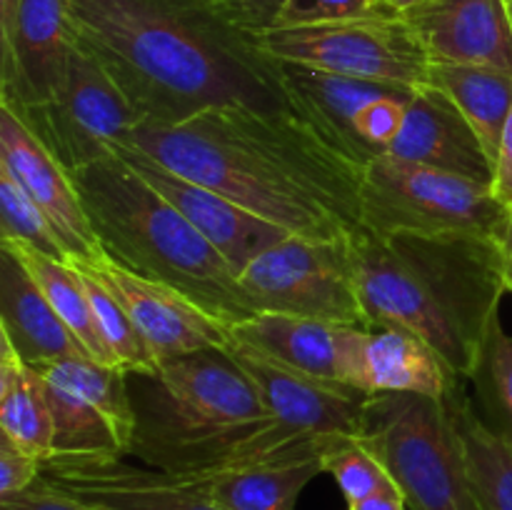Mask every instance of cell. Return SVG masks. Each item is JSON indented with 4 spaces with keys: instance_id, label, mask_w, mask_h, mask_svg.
<instances>
[{
    "instance_id": "cell-1",
    "label": "cell",
    "mask_w": 512,
    "mask_h": 510,
    "mask_svg": "<svg viewBox=\"0 0 512 510\" xmlns=\"http://www.w3.org/2000/svg\"><path fill=\"white\" fill-rule=\"evenodd\" d=\"M75 43L140 123L175 125L225 105L290 110L280 63L208 0H65Z\"/></svg>"
},
{
    "instance_id": "cell-2",
    "label": "cell",
    "mask_w": 512,
    "mask_h": 510,
    "mask_svg": "<svg viewBox=\"0 0 512 510\" xmlns=\"http://www.w3.org/2000/svg\"><path fill=\"white\" fill-rule=\"evenodd\" d=\"M123 143L293 235L345 240L365 230L363 168L293 110L225 105L185 123H138Z\"/></svg>"
},
{
    "instance_id": "cell-3",
    "label": "cell",
    "mask_w": 512,
    "mask_h": 510,
    "mask_svg": "<svg viewBox=\"0 0 512 510\" xmlns=\"http://www.w3.org/2000/svg\"><path fill=\"white\" fill-rule=\"evenodd\" d=\"M135 415L130 453L148 468L208 478L245 465L320 455L325 438L273 418L225 348L160 360L125 373Z\"/></svg>"
},
{
    "instance_id": "cell-4",
    "label": "cell",
    "mask_w": 512,
    "mask_h": 510,
    "mask_svg": "<svg viewBox=\"0 0 512 510\" xmlns=\"http://www.w3.org/2000/svg\"><path fill=\"white\" fill-rule=\"evenodd\" d=\"M350 258L368 328L415 335L468 383L508 293L503 243L480 235L360 230L350 238Z\"/></svg>"
},
{
    "instance_id": "cell-5",
    "label": "cell",
    "mask_w": 512,
    "mask_h": 510,
    "mask_svg": "<svg viewBox=\"0 0 512 510\" xmlns=\"http://www.w3.org/2000/svg\"><path fill=\"white\" fill-rule=\"evenodd\" d=\"M70 175L113 263L178 290L228 328L258 315L225 255L118 155Z\"/></svg>"
},
{
    "instance_id": "cell-6",
    "label": "cell",
    "mask_w": 512,
    "mask_h": 510,
    "mask_svg": "<svg viewBox=\"0 0 512 510\" xmlns=\"http://www.w3.org/2000/svg\"><path fill=\"white\" fill-rule=\"evenodd\" d=\"M358 438L383 460L410 510H483L445 398L370 395Z\"/></svg>"
},
{
    "instance_id": "cell-7",
    "label": "cell",
    "mask_w": 512,
    "mask_h": 510,
    "mask_svg": "<svg viewBox=\"0 0 512 510\" xmlns=\"http://www.w3.org/2000/svg\"><path fill=\"white\" fill-rule=\"evenodd\" d=\"M363 228L375 235H480L503 243L512 210L493 185L380 155L360 180Z\"/></svg>"
},
{
    "instance_id": "cell-8",
    "label": "cell",
    "mask_w": 512,
    "mask_h": 510,
    "mask_svg": "<svg viewBox=\"0 0 512 510\" xmlns=\"http://www.w3.org/2000/svg\"><path fill=\"white\" fill-rule=\"evenodd\" d=\"M258 43L283 63L408 88L428 85L433 65L405 15L383 8L330 23L270 28L258 35Z\"/></svg>"
},
{
    "instance_id": "cell-9",
    "label": "cell",
    "mask_w": 512,
    "mask_h": 510,
    "mask_svg": "<svg viewBox=\"0 0 512 510\" xmlns=\"http://www.w3.org/2000/svg\"><path fill=\"white\" fill-rule=\"evenodd\" d=\"M255 313L295 315L368 328L350 258V238L288 235L238 273Z\"/></svg>"
},
{
    "instance_id": "cell-10",
    "label": "cell",
    "mask_w": 512,
    "mask_h": 510,
    "mask_svg": "<svg viewBox=\"0 0 512 510\" xmlns=\"http://www.w3.org/2000/svg\"><path fill=\"white\" fill-rule=\"evenodd\" d=\"M13 113L68 173L113 155V145L140 123L118 85L78 43L53 95Z\"/></svg>"
},
{
    "instance_id": "cell-11",
    "label": "cell",
    "mask_w": 512,
    "mask_h": 510,
    "mask_svg": "<svg viewBox=\"0 0 512 510\" xmlns=\"http://www.w3.org/2000/svg\"><path fill=\"white\" fill-rule=\"evenodd\" d=\"M35 370L53 415L48 460H115L130 453L135 415L123 368L65 358Z\"/></svg>"
},
{
    "instance_id": "cell-12",
    "label": "cell",
    "mask_w": 512,
    "mask_h": 510,
    "mask_svg": "<svg viewBox=\"0 0 512 510\" xmlns=\"http://www.w3.org/2000/svg\"><path fill=\"white\" fill-rule=\"evenodd\" d=\"M113 153L150 188L158 190L195 230H200L238 273L260 253L293 235L280 225L250 213L235 200L220 195L218 190L175 173L168 165L150 158L145 150L118 143L113 145Z\"/></svg>"
},
{
    "instance_id": "cell-13",
    "label": "cell",
    "mask_w": 512,
    "mask_h": 510,
    "mask_svg": "<svg viewBox=\"0 0 512 510\" xmlns=\"http://www.w3.org/2000/svg\"><path fill=\"white\" fill-rule=\"evenodd\" d=\"M230 335L288 368L368 393L365 388L368 328L295 318V315L258 313L235 323Z\"/></svg>"
},
{
    "instance_id": "cell-14",
    "label": "cell",
    "mask_w": 512,
    "mask_h": 510,
    "mask_svg": "<svg viewBox=\"0 0 512 510\" xmlns=\"http://www.w3.org/2000/svg\"><path fill=\"white\" fill-rule=\"evenodd\" d=\"M225 350L253 380L263 403L280 423L313 438L360 435L365 400L370 398L368 393L288 368L260 350L248 348L233 335Z\"/></svg>"
},
{
    "instance_id": "cell-15",
    "label": "cell",
    "mask_w": 512,
    "mask_h": 510,
    "mask_svg": "<svg viewBox=\"0 0 512 510\" xmlns=\"http://www.w3.org/2000/svg\"><path fill=\"white\" fill-rule=\"evenodd\" d=\"M80 265L88 268L98 280H103L113 290L115 298L125 305L135 328L148 343L155 363L228 345V325L205 313L198 303L185 298L178 290L113 263L108 255L95 263Z\"/></svg>"
},
{
    "instance_id": "cell-16",
    "label": "cell",
    "mask_w": 512,
    "mask_h": 510,
    "mask_svg": "<svg viewBox=\"0 0 512 510\" xmlns=\"http://www.w3.org/2000/svg\"><path fill=\"white\" fill-rule=\"evenodd\" d=\"M40 478L108 510H228L198 478L115 460H45Z\"/></svg>"
},
{
    "instance_id": "cell-17",
    "label": "cell",
    "mask_w": 512,
    "mask_h": 510,
    "mask_svg": "<svg viewBox=\"0 0 512 510\" xmlns=\"http://www.w3.org/2000/svg\"><path fill=\"white\" fill-rule=\"evenodd\" d=\"M75 50L65 0H20L0 35V105L30 108L53 95Z\"/></svg>"
},
{
    "instance_id": "cell-18",
    "label": "cell",
    "mask_w": 512,
    "mask_h": 510,
    "mask_svg": "<svg viewBox=\"0 0 512 510\" xmlns=\"http://www.w3.org/2000/svg\"><path fill=\"white\" fill-rule=\"evenodd\" d=\"M0 165L43 210L70 263H95L103 258L105 253L95 238L73 175L5 105H0Z\"/></svg>"
},
{
    "instance_id": "cell-19",
    "label": "cell",
    "mask_w": 512,
    "mask_h": 510,
    "mask_svg": "<svg viewBox=\"0 0 512 510\" xmlns=\"http://www.w3.org/2000/svg\"><path fill=\"white\" fill-rule=\"evenodd\" d=\"M385 155L493 185L495 165L488 150L450 95L435 85L415 88L403 128Z\"/></svg>"
},
{
    "instance_id": "cell-20",
    "label": "cell",
    "mask_w": 512,
    "mask_h": 510,
    "mask_svg": "<svg viewBox=\"0 0 512 510\" xmlns=\"http://www.w3.org/2000/svg\"><path fill=\"white\" fill-rule=\"evenodd\" d=\"M405 20L433 63L485 65L512 75L508 0H428Z\"/></svg>"
},
{
    "instance_id": "cell-21",
    "label": "cell",
    "mask_w": 512,
    "mask_h": 510,
    "mask_svg": "<svg viewBox=\"0 0 512 510\" xmlns=\"http://www.w3.org/2000/svg\"><path fill=\"white\" fill-rule=\"evenodd\" d=\"M280 63L283 93L290 110L315 130L330 148L365 170L373 163V153L365 148L358 133V120L365 105L380 95L403 85L375 83V80L348 78V75L325 73L298 63Z\"/></svg>"
},
{
    "instance_id": "cell-22",
    "label": "cell",
    "mask_w": 512,
    "mask_h": 510,
    "mask_svg": "<svg viewBox=\"0 0 512 510\" xmlns=\"http://www.w3.org/2000/svg\"><path fill=\"white\" fill-rule=\"evenodd\" d=\"M0 335L30 368L65 358H90L73 330L48 303L28 270L0 245Z\"/></svg>"
},
{
    "instance_id": "cell-23",
    "label": "cell",
    "mask_w": 512,
    "mask_h": 510,
    "mask_svg": "<svg viewBox=\"0 0 512 510\" xmlns=\"http://www.w3.org/2000/svg\"><path fill=\"white\" fill-rule=\"evenodd\" d=\"M365 388L375 393H415L443 400L460 383L443 360L415 335L395 328H368Z\"/></svg>"
},
{
    "instance_id": "cell-24",
    "label": "cell",
    "mask_w": 512,
    "mask_h": 510,
    "mask_svg": "<svg viewBox=\"0 0 512 510\" xmlns=\"http://www.w3.org/2000/svg\"><path fill=\"white\" fill-rule=\"evenodd\" d=\"M323 470L320 455L280 458L198 478L228 510H295L303 490Z\"/></svg>"
},
{
    "instance_id": "cell-25",
    "label": "cell",
    "mask_w": 512,
    "mask_h": 510,
    "mask_svg": "<svg viewBox=\"0 0 512 510\" xmlns=\"http://www.w3.org/2000/svg\"><path fill=\"white\" fill-rule=\"evenodd\" d=\"M0 433L45 463L53 455V415L43 378L0 335Z\"/></svg>"
},
{
    "instance_id": "cell-26",
    "label": "cell",
    "mask_w": 512,
    "mask_h": 510,
    "mask_svg": "<svg viewBox=\"0 0 512 510\" xmlns=\"http://www.w3.org/2000/svg\"><path fill=\"white\" fill-rule=\"evenodd\" d=\"M428 85H435L450 95V100L475 128L495 165L512 110V75L485 65L433 63Z\"/></svg>"
},
{
    "instance_id": "cell-27",
    "label": "cell",
    "mask_w": 512,
    "mask_h": 510,
    "mask_svg": "<svg viewBox=\"0 0 512 510\" xmlns=\"http://www.w3.org/2000/svg\"><path fill=\"white\" fill-rule=\"evenodd\" d=\"M0 245L8 248L18 258V263L28 270L30 278L40 288V293L48 298V303L63 318V323L73 330V335L88 350L90 358L103 365L118 368L113 355H110L108 345H105L103 335H100L98 325H95L93 305H90L83 275L70 263L48 258V255L38 253V250L28 248V245L10 243V240H0Z\"/></svg>"
},
{
    "instance_id": "cell-28",
    "label": "cell",
    "mask_w": 512,
    "mask_h": 510,
    "mask_svg": "<svg viewBox=\"0 0 512 510\" xmlns=\"http://www.w3.org/2000/svg\"><path fill=\"white\" fill-rule=\"evenodd\" d=\"M465 385L450 390L445 403L463 440L475 495L483 510H512V448L480 420Z\"/></svg>"
},
{
    "instance_id": "cell-29",
    "label": "cell",
    "mask_w": 512,
    "mask_h": 510,
    "mask_svg": "<svg viewBox=\"0 0 512 510\" xmlns=\"http://www.w3.org/2000/svg\"><path fill=\"white\" fill-rule=\"evenodd\" d=\"M468 385H473L480 420L512 448V335L500 318L490 325Z\"/></svg>"
},
{
    "instance_id": "cell-30",
    "label": "cell",
    "mask_w": 512,
    "mask_h": 510,
    "mask_svg": "<svg viewBox=\"0 0 512 510\" xmlns=\"http://www.w3.org/2000/svg\"><path fill=\"white\" fill-rule=\"evenodd\" d=\"M70 265L83 275L90 305H93L95 325H98L100 335H103L115 365L123 368L125 373H148V370L158 368L148 343L143 340L140 330L135 328L133 318L128 315L125 305L113 295V290H110L103 280L95 278V275L90 273L88 268H83L80 263Z\"/></svg>"
},
{
    "instance_id": "cell-31",
    "label": "cell",
    "mask_w": 512,
    "mask_h": 510,
    "mask_svg": "<svg viewBox=\"0 0 512 510\" xmlns=\"http://www.w3.org/2000/svg\"><path fill=\"white\" fill-rule=\"evenodd\" d=\"M320 458H323V470L333 475L348 503L368 498V495L380 493V490L398 488L383 460L363 440L353 438V435H330V438H325Z\"/></svg>"
},
{
    "instance_id": "cell-32",
    "label": "cell",
    "mask_w": 512,
    "mask_h": 510,
    "mask_svg": "<svg viewBox=\"0 0 512 510\" xmlns=\"http://www.w3.org/2000/svg\"><path fill=\"white\" fill-rule=\"evenodd\" d=\"M0 225H3L0 240L28 245L48 258L70 263L50 220L3 165H0Z\"/></svg>"
},
{
    "instance_id": "cell-33",
    "label": "cell",
    "mask_w": 512,
    "mask_h": 510,
    "mask_svg": "<svg viewBox=\"0 0 512 510\" xmlns=\"http://www.w3.org/2000/svg\"><path fill=\"white\" fill-rule=\"evenodd\" d=\"M373 8H378L375 0H285L275 28L355 18V15L370 13Z\"/></svg>"
},
{
    "instance_id": "cell-34",
    "label": "cell",
    "mask_w": 512,
    "mask_h": 510,
    "mask_svg": "<svg viewBox=\"0 0 512 510\" xmlns=\"http://www.w3.org/2000/svg\"><path fill=\"white\" fill-rule=\"evenodd\" d=\"M228 23L250 35L275 28L285 0H208Z\"/></svg>"
},
{
    "instance_id": "cell-35",
    "label": "cell",
    "mask_w": 512,
    "mask_h": 510,
    "mask_svg": "<svg viewBox=\"0 0 512 510\" xmlns=\"http://www.w3.org/2000/svg\"><path fill=\"white\" fill-rule=\"evenodd\" d=\"M43 473V460L25 453L23 448L0 433V498L30 488Z\"/></svg>"
},
{
    "instance_id": "cell-36",
    "label": "cell",
    "mask_w": 512,
    "mask_h": 510,
    "mask_svg": "<svg viewBox=\"0 0 512 510\" xmlns=\"http://www.w3.org/2000/svg\"><path fill=\"white\" fill-rule=\"evenodd\" d=\"M0 510H108L63 493L48 480H35L30 488L0 498Z\"/></svg>"
},
{
    "instance_id": "cell-37",
    "label": "cell",
    "mask_w": 512,
    "mask_h": 510,
    "mask_svg": "<svg viewBox=\"0 0 512 510\" xmlns=\"http://www.w3.org/2000/svg\"><path fill=\"white\" fill-rule=\"evenodd\" d=\"M493 193L495 198L512 210V110L505 123L503 140H500L498 158H495V175H493Z\"/></svg>"
},
{
    "instance_id": "cell-38",
    "label": "cell",
    "mask_w": 512,
    "mask_h": 510,
    "mask_svg": "<svg viewBox=\"0 0 512 510\" xmlns=\"http://www.w3.org/2000/svg\"><path fill=\"white\" fill-rule=\"evenodd\" d=\"M348 510H408V503H405V495L400 493V488H388L348 503Z\"/></svg>"
},
{
    "instance_id": "cell-39",
    "label": "cell",
    "mask_w": 512,
    "mask_h": 510,
    "mask_svg": "<svg viewBox=\"0 0 512 510\" xmlns=\"http://www.w3.org/2000/svg\"><path fill=\"white\" fill-rule=\"evenodd\" d=\"M423 3H428V0H375L378 8L388 10V13H395V15L413 13V10L420 8Z\"/></svg>"
},
{
    "instance_id": "cell-40",
    "label": "cell",
    "mask_w": 512,
    "mask_h": 510,
    "mask_svg": "<svg viewBox=\"0 0 512 510\" xmlns=\"http://www.w3.org/2000/svg\"><path fill=\"white\" fill-rule=\"evenodd\" d=\"M503 278H505V290L512 293V220L503 240Z\"/></svg>"
},
{
    "instance_id": "cell-41",
    "label": "cell",
    "mask_w": 512,
    "mask_h": 510,
    "mask_svg": "<svg viewBox=\"0 0 512 510\" xmlns=\"http://www.w3.org/2000/svg\"><path fill=\"white\" fill-rule=\"evenodd\" d=\"M20 0H0V35H5L13 25L15 13H18Z\"/></svg>"
},
{
    "instance_id": "cell-42",
    "label": "cell",
    "mask_w": 512,
    "mask_h": 510,
    "mask_svg": "<svg viewBox=\"0 0 512 510\" xmlns=\"http://www.w3.org/2000/svg\"><path fill=\"white\" fill-rule=\"evenodd\" d=\"M508 5H510V15H512V0H508Z\"/></svg>"
}]
</instances>
